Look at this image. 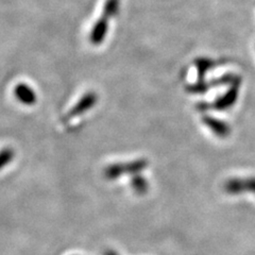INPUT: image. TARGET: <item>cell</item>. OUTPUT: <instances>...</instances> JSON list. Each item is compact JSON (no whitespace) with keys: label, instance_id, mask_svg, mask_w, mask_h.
<instances>
[{"label":"cell","instance_id":"1","mask_svg":"<svg viewBox=\"0 0 255 255\" xmlns=\"http://www.w3.org/2000/svg\"><path fill=\"white\" fill-rule=\"evenodd\" d=\"M14 96L21 105L33 106L36 102V94L26 83H18L14 87Z\"/></svg>","mask_w":255,"mask_h":255},{"label":"cell","instance_id":"2","mask_svg":"<svg viewBox=\"0 0 255 255\" xmlns=\"http://www.w3.org/2000/svg\"><path fill=\"white\" fill-rule=\"evenodd\" d=\"M95 102V96L93 94H89L84 96V97L79 101L78 105L73 108V110L70 111L69 117H74V116H79L82 113H84L85 111L89 110Z\"/></svg>","mask_w":255,"mask_h":255},{"label":"cell","instance_id":"3","mask_svg":"<svg viewBox=\"0 0 255 255\" xmlns=\"http://www.w3.org/2000/svg\"><path fill=\"white\" fill-rule=\"evenodd\" d=\"M15 152L12 148H4L0 151V170L12 162Z\"/></svg>","mask_w":255,"mask_h":255}]
</instances>
